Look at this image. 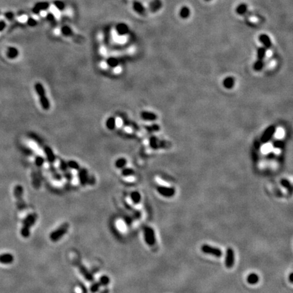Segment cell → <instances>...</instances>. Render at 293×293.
I'll return each mask as SVG.
<instances>
[{
  "label": "cell",
  "mask_w": 293,
  "mask_h": 293,
  "mask_svg": "<svg viewBox=\"0 0 293 293\" xmlns=\"http://www.w3.org/2000/svg\"><path fill=\"white\" fill-rule=\"evenodd\" d=\"M37 219V214L36 213H31L27 215L25 219L23 221V226L20 229V234L25 237H29L31 233V227L35 225Z\"/></svg>",
  "instance_id": "cell-1"
},
{
  "label": "cell",
  "mask_w": 293,
  "mask_h": 293,
  "mask_svg": "<svg viewBox=\"0 0 293 293\" xmlns=\"http://www.w3.org/2000/svg\"><path fill=\"white\" fill-rule=\"evenodd\" d=\"M35 90L37 94L39 97L40 105L43 110L47 111L50 108V103L48 98H47L46 90L44 86L40 82H37L35 84Z\"/></svg>",
  "instance_id": "cell-2"
},
{
  "label": "cell",
  "mask_w": 293,
  "mask_h": 293,
  "mask_svg": "<svg viewBox=\"0 0 293 293\" xmlns=\"http://www.w3.org/2000/svg\"><path fill=\"white\" fill-rule=\"evenodd\" d=\"M23 187L21 185H17L14 188V196L16 200V206L20 210H25L27 207L26 203L23 199Z\"/></svg>",
  "instance_id": "cell-3"
},
{
  "label": "cell",
  "mask_w": 293,
  "mask_h": 293,
  "mask_svg": "<svg viewBox=\"0 0 293 293\" xmlns=\"http://www.w3.org/2000/svg\"><path fill=\"white\" fill-rule=\"evenodd\" d=\"M69 224L68 223H64L63 224L61 225L58 229L54 230L50 233V240L54 241V242H56V241L60 240L64 235L66 234V233L68 231V229H69Z\"/></svg>",
  "instance_id": "cell-4"
},
{
  "label": "cell",
  "mask_w": 293,
  "mask_h": 293,
  "mask_svg": "<svg viewBox=\"0 0 293 293\" xmlns=\"http://www.w3.org/2000/svg\"><path fill=\"white\" fill-rule=\"evenodd\" d=\"M144 239L148 246H154L156 242V238L155 231L153 228L150 227H146L144 228Z\"/></svg>",
  "instance_id": "cell-5"
},
{
  "label": "cell",
  "mask_w": 293,
  "mask_h": 293,
  "mask_svg": "<svg viewBox=\"0 0 293 293\" xmlns=\"http://www.w3.org/2000/svg\"><path fill=\"white\" fill-rule=\"evenodd\" d=\"M201 249H202V251L204 253L213 255V256L217 257V258L221 257L223 254L222 250H221L220 248L211 246H210V245H208V244H204Z\"/></svg>",
  "instance_id": "cell-6"
},
{
  "label": "cell",
  "mask_w": 293,
  "mask_h": 293,
  "mask_svg": "<svg viewBox=\"0 0 293 293\" xmlns=\"http://www.w3.org/2000/svg\"><path fill=\"white\" fill-rule=\"evenodd\" d=\"M235 263V253L231 248H229L226 251L225 266L227 268H231Z\"/></svg>",
  "instance_id": "cell-7"
},
{
  "label": "cell",
  "mask_w": 293,
  "mask_h": 293,
  "mask_svg": "<svg viewBox=\"0 0 293 293\" xmlns=\"http://www.w3.org/2000/svg\"><path fill=\"white\" fill-rule=\"evenodd\" d=\"M157 190L160 195L166 197H171L175 194V189L172 187L159 186Z\"/></svg>",
  "instance_id": "cell-8"
},
{
  "label": "cell",
  "mask_w": 293,
  "mask_h": 293,
  "mask_svg": "<svg viewBox=\"0 0 293 293\" xmlns=\"http://www.w3.org/2000/svg\"><path fill=\"white\" fill-rule=\"evenodd\" d=\"M78 179L81 186H85L88 182L89 176L88 175V170L86 168H80L78 170Z\"/></svg>",
  "instance_id": "cell-9"
},
{
  "label": "cell",
  "mask_w": 293,
  "mask_h": 293,
  "mask_svg": "<svg viewBox=\"0 0 293 293\" xmlns=\"http://www.w3.org/2000/svg\"><path fill=\"white\" fill-rule=\"evenodd\" d=\"M78 269H79L80 274L83 275L86 280L89 282H93L94 280V277L93 274H92L90 272L87 270V268L85 267L84 265L82 264L78 265Z\"/></svg>",
  "instance_id": "cell-10"
},
{
  "label": "cell",
  "mask_w": 293,
  "mask_h": 293,
  "mask_svg": "<svg viewBox=\"0 0 293 293\" xmlns=\"http://www.w3.org/2000/svg\"><path fill=\"white\" fill-rule=\"evenodd\" d=\"M14 261L13 254L10 253L0 254V263L3 265L12 264Z\"/></svg>",
  "instance_id": "cell-11"
},
{
  "label": "cell",
  "mask_w": 293,
  "mask_h": 293,
  "mask_svg": "<svg viewBox=\"0 0 293 293\" xmlns=\"http://www.w3.org/2000/svg\"><path fill=\"white\" fill-rule=\"evenodd\" d=\"M43 151L45 153L46 159L50 163H53L56 160V156L52 148L48 146H45L43 147Z\"/></svg>",
  "instance_id": "cell-12"
},
{
  "label": "cell",
  "mask_w": 293,
  "mask_h": 293,
  "mask_svg": "<svg viewBox=\"0 0 293 293\" xmlns=\"http://www.w3.org/2000/svg\"><path fill=\"white\" fill-rule=\"evenodd\" d=\"M274 132H275V128L274 126L269 127L264 132L263 137H262L261 138V141L263 142H265H265H267L270 140L271 138L272 137V136L274 134Z\"/></svg>",
  "instance_id": "cell-13"
},
{
  "label": "cell",
  "mask_w": 293,
  "mask_h": 293,
  "mask_svg": "<svg viewBox=\"0 0 293 293\" xmlns=\"http://www.w3.org/2000/svg\"><path fill=\"white\" fill-rule=\"evenodd\" d=\"M260 42L263 44L265 47H270L271 46V41L270 39V37H269L266 34H261V35L258 37Z\"/></svg>",
  "instance_id": "cell-14"
},
{
  "label": "cell",
  "mask_w": 293,
  "mask_h": 293,
  "mask_svg": "<svg viewBox=\"0 0 293 293\" xmlns=\"http://www.w3.org/2000/svg\"><path fill=\"white\" fill-rule=\"evenodd\" d=\"M141 118L146 121H154L157 119V115L149 111H143L141 113Z\"/></svg>",
  "instance_id": "cell-15"
},
{
  "label": "cell",
  "mask_w": 293,
  "mask_h": 293,
  "mask_svg": "<svg viewBox=\"0 0 293 293\" xmlns=\"http://www.w3.org/2000/svg\"><path fill=\"white\" fill-rule=\"evenodd\" d=\"M19 56V50L14 47H9L7 50V56L10 59H14Z\"/></svg>",
  "instance_id": "cell-16"
},
{
  "label": "cell",
  "mask_w": 293,
  "mask_h": 293,
  "mask_svg": "<svg viewBox=\"0 0 293 293\" xmlns=\"http://www.w3.org/2000/svg\"><path fill=\"white\" fill-rule=\"evenodd\" d=\"M259 281V276L255 273H251L248 275L247 282L248 284L254 285L257 284Z\"/></svg>",
  "instance_id": "cell-17"
},
{
  "label": "cell",
  "mask_w": 293,
  "mask_h": 293,
  "mask_svg": "<svg viewBox=\"0 0 293 293\" xmlns=\"http://www.w3.org/2000/svg\"><path fill=\"white\" fill-rule=\"evenodd\" d=\"M105 125L108 130H113L116 127V120L114 117H109L107 120Z\"/></svg>",
  "instance_id": "cell-18"
},
{
  "label": "cell",
  "mask_w": 293,
  "mask_h": 293,
  "mask_svg": "<svg viewBox=\"0 0 293 293\" xmlns=\"http://www.w3.org/2000/svg\"><path fill=\"white\" fill-rule=\"evenodd\" d=\"M190 14H191V11L188 7L184 6L181 9H180L179 14H180V18H182L183 19H187L189 17Z\"/></svg>",
  "instance_id": "cell-19"
},
{
  "label": "cell",
  "mask_w": 293,
  "mask_h": 293,
  "mask_svg": "<svg viewBox=\"0 0 293 293\" xmlns=\"http://www.w3.org/2000/svg\"><path fill=\"white\" fill-rule=\"evenodd\" d=\"M127 164V160L124 158H118L115 163V166L118 169H122L126 167Z\"/></svg>",
  "instance_id": "cell-20"
},
{
  "label": "cell",
  "mask_w": 293,
  "mask_h": 293,
  "mask_svg": "<svg viewBox=\"0 0 293 293\" xmlns=\"http://www.w3.org/2000/svg\"><path fill=\"white\" fill-rule=\"evenodd\" d=\"M248 10V6L245 3H241V4L238 5L236 8V12L239 15H244L246 13Z\"/></svg>",
  "instance_id": "cell-21"
},
{
  "label": "cell",
  "mask_w": 293,
  "mask_h": 293,
  "mask_svg": "<svg viewBox=\"0 0 293 293\" xmlns=\"http://www.w3.org/2000/svg\"><path fill=\"white\" fill-rule=\"evenodd\" d=\"M130 197L132 202H133L134 204H137L139 202H141V196L139 192H132L130 194Z\"/></svg>",
  "instance_id": "cell-22"
},
{
  "label": "cell",
  "mask_w": 293,
  "mask_h": 293,
  "mask_svg": "<svg viewBox=\"0 0 293 293\" xmlns=\"http://www.w3.org/2000/svg\"><path fill=\"white\" fill-rule=\"evenodd\" d=\"M107 64L109 67L111 68H115L118 66L119 61L114 57H110L107 60Z\"/></svg>",
  "instance_id": "cell-23"
},
{
  "label": "cell",
  "mask_w": 293,
  "mask_h": 293,
  "mask_svg": "<svg viewBox=\"0 0 293 293\" xmlns=\"http://www.w3.org/2000/svg\"><path fill=\"white\" fill-rule=\"evenodd\" d=\"M134 174V170L131 168H126V167H124L122 170V175L124 176H130L133 175Z\"/></svg>",
  "instance_id": "cell-24"
},
{
  "label": "cell",
  "mask_w": 293,
  "mask_h": 293,
  "mask_svg": "<svg viewBox=\"0 0 293 293\" xmlns=\"http://www.w3.org/2000/svg\"><path fill=\"white\" fill-rule=\"evenodd\" d=\"M99 284L101 286H103V287H107V286L110 283V279L109 278L107 275H102V276L99 279Z\"/></svg>",
  "instance_id": "cell-25"
},
{
  "label": "cell",
  "mask_w": 293,
  "mask_h": 293,
  "mask_svg": "<svg viewBox=\"0 0 293 293\" xmlns=\"http://www.w3.org/2000/svg\"><path fill=\"white\" fill-rule=\"evenodd\" d=\"M67 163L68 168H69L72 170H78L80 168L79 163H78L76 161H75V160H69V161Z\"/></svg>",
  "instance_id": "cell-26"
},
{
  "label": "cell",
  "mask_w": 293,
  "mask_h": 293,
  "mask_svg": "<svg viewBox=\"0 0 293 293\" xmlns=\"http://www.w3.org/2000/svg\"><path fill=\"white\" fill-rule=\"evenodd\" d=\"M272 150H273V146L270 143H266V142H265V144L262 146L261 147V151L262 153H264V154H267V153H270Z\"/></svg>",
  "instance_id": "cell-27"
},
{
  "label": "cell",
  "mask_w": 293,
  "mask_h": 293,
  "mask_svg": "<svg viewBox=\"0 0 293 293\" xmlns=\"http://www.w3.org/2000/svg\"><path fill=\"white\" fill-rule=\"evenodd\" d=\"M224 86L227 88H231L234 85V80L232 77H227L224 81Z\"/></svg>",
  "instance_id": "cell-28"
},
{
  "label": "cell",
  "mask_w": 293,
  "mask_h": 293,
  "mask_svg": "<svg viewBox=\"0 0 293 293\" xmlns=\"http://www.w3.org/2000/svg\"><path fill=\"white\" fill-rule=\"evenodd\" d=\"M265 53H266V49H265V47H259V48L258 49V52H257L258 60H263V58L265 56Z\"/></svg>",
  "instance_id": "cell-29"
},
{
  "label": "cell",
  "mask_w": 293,
  "mask_h": 293,
  "mask_svg": "<svg viewBox=\"0 0 293 293\" xmlns=\"http://www.w3.org/2000/svg\"><path fill=\"white\" fill-rule=\"evenodd\" d=\"M44 161H45V160H44V158L40 155L36 156L35 158V165L37 167H42L43 165Z\"/></svg>",
  "instance_id": "cell-30"
},
{
  "label": "cell",
  "mask_w": 293,
  "mask_h": 293,
  "mask_svg": "<svg viewBox=\"0 0 293 293\" xmlns=\"http://www.w3.org/2000/svg\"><path fill=\"white\" fill-rule=\"evenodd\" d=\"M274 134H275V137H276L277 138L281 139L284 137L285 132H284V130H283V129L281 128H279L277 129V130L274 132Z\"/></svg>",
  "instance_id": "cell-31"
},
{
  "label": "cell",
  "mask_w": 293,
  "mask_h": 293,
  "mask_svg": "<svg viewBox=\"0 0 293 293\" xmlns=\"http://www.w3.org/2000/svg\"><path fill=\"white\" fill-rule=\"evenodd\" d=\"M101 285L99 284V282H94L91 284L90 286V291L91 292H93V293H95L99 291Z\"/></svg>",
  "instance_id": "cell-32"
},
{
  "label": "cell",
  "mask_w": 293,
  "mask_h": 293,
  "mask_svg": "<svg viewBox=\"0 0 293 293\" xmlns=\"http://www.w3.org/2000/svg\"><path fill=\"white\" fill-rule=\"evenodd\" d=\"M281 185L283 186L284 187H285L286 189H287L289 191H291L292 189V186H291V183L288 181V180L287 179H282L281 180Z\"/></svg>",
  "instance_id": "cell-33"
},
{
  "label": "cell",
  "mask_w": 293,
  "mask_h": 293,
  "mask_svg": "<svg viewBox=\"0 0 293 293\" xmlns=\"http://www.w3.org/2000/svg\"><path fill=\"white\" fill-rule=\"evenodd\" d=\"M50 171H51V172H52V174L53 177H54V178L56 180H60L61 179H62V176H60V174H59V173H58V172L56 171L55 169L51 168V169H50Z\"/></svg>",
  "instance_id": "cell-34"
},
{
  "label": "cell",
  "mask_w": 293,
  "mask_h": 293,
  "mask_svg": "<svg viewBox=\"0 0 293 293\" xmlns=\"http://www.w3.org/2000/svg\"><path fill=\"white\" fill-rule=\"evenodd\" d=\"M60 169L64 173L68 171V166L66 162H64L63 160H61L60 163Z\"/></svg>",
  "instance_id": "cell-35"
},
{
  "label": "cell",
  "mask_w": 293,
  "mask_h": 293,
  "mask_svg": "<svg viewBox=\"0 0 293 293\" xmlns=\"http://www.w3.org/2000/svg\"><path fill=\"white\" fill-rule=\"evenodd\" d=\"M263 60H258L257 61V62H256V63L254 64V69H256L257 71H258V70L261 69L262 68H263Z\"/></svg>",
  "instance_id": "cell-36"
},
{
  "label": "cell",
  "mask_w": 293,
  "mask_h": 293,
  "mask_svg": "<svg viewBox=\"0 0 293 293\" xmlns=\"http://www.w3.org/2000/svg\"><path fill=\"white\" fill-rule=\"evenodd\" d=\"M150 145H151V148L153 149H157L158 148V144H157V139L155 137H152L150 139L149 141Z\"/></svg>",
  "instance_id": "cell-37"
},
{
  "label": "cell",
  "mask_w": 293,
  "mask_h": 293,
  "mask_svg": "<svg viewBox=\"0 0 293 293\" xmlns=\"http://www.w3.org/2000/svg\"><path fill=\"white\" fill-rule=\"evenodd\" d=\"M146 130L149 132H152V131H158L159 130V126L158 125H153L152 126H148L146 128Z\"/></svg>",
  "instance_id": "cell-38"
},
{
  "label": "cell",
  "mask_w": 293,
  "mask_h": 293,
  "mask_svg": "<svg viewBox=\"0 0 293 293\" xmlns=\"http://www.w3.org/2000/svg\"><path fill=\"white\" fill-rule=\"evenodd\" d=\"M282 145H283V143H282V142H281L280 141H277L276 142H275V144H274V146H275V148H279V147H281V146H282Z\"/></svg>",
  "instance_id": "cell-39"
},
{
  "label": "cell",
  "mask_w": 293,
  "mask_h": 293,
  "mask_svg": "<svg viewBox=\"0 0 293 293\" xmlns=\"http://www.w3.org/2000/svg\"><path fill=\"white\" fill-rule=\"evenodd\" d=\"M126 223L128 225H130L132 222V219L130 217H126Z\"/></svg>",
  "instance_id": "cell-40"
},
{
  "label": "cell",
  "mask_w": 293,
  "mask_h": 293,
  "mask_svg": "<svg viewBox=\"0 0 293 293\" xmlns=\"http://www.w3.org/2000/svg\"><path fill=\"white\" fill-rule=\"evenodd\" d=\"M5 27H6V23L3 22V20L0 21V31H2L3 29L5 28Z\"/></svg>",
  "instance_id": "cell-41"
},
{
  "label": "cell",
  "mask_w": 293,
  "mask_h": 293,
  "mask_svg": "<svg viewBox=\"0 0 293 293\" xmlns=\"http://www.w3.org/2000/svg\"><path fill=\"white\" fill-rule=\"evenodd\" d=\"M272 55V52L270 50H266V53H265V56H271Z\"/></svg>",
  "instance_id": "cell-42"
},
{
  "label": "cell",
  "mask_w": 293,
  "mask_h": 293,
  "mask_svg": "<svg viewBox=\"0 0 293 293\" xmlns=\"http://www.w3.org/2000/svg\"><path fill=\"white\" fill-rule=\"evenodd\" d=\"M292 276H293V274L291 273V274H290V276H289V279H290L291 283H292V282H293V280H292V278H293V277H292Z\"/></svg>",
  "instance_id": "cell-43"
},
{
  "label": "cell",
  "mask_w": 293,
  "mask_h": 293,
  "mask_svg": "<svg viewBox=\"0 0 293 293\" xmlns=\"http://www.w3.org/2000/svg\"><path fill=\"white\" fill-rule=\"evenodd\" d=\"M109 289H107V288H105L101 293H109Z\"/></svg>",
  "instance_id": "cell-44"
},
{
  "label": "cell",
  "mask_w": 293,
  "mask_h": 293,
  "mask_svg": "<svg viewBox=\"0 0 293 293\" xmlns=\"http://www.w3.org/2000/svg\"><path fill=\"white\" fill-rule=\"evenodd\" d=\"M274 65H275V62H274V61H272V62L270 63V67H274Z\"/></svg>",
  "instance_id": "cell-45"
},
{
  "label": "cell",
  "mask_w": 293,
  "mask_h": 293,
  "mask_svg": "<svg viewBox=\"0 0 293 293\" xmlns=\"http://www.w3.org/2000/svg\"><path fill=\"white\" fill-rule=\"evenodd\" d=\"M206 1H210V0H206Z\"/></svg>",
  "instance_id": "cell-46"
}]
</instances>
